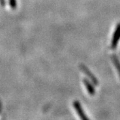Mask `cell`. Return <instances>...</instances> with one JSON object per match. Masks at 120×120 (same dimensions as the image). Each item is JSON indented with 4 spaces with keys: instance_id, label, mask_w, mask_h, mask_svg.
I'll list each match as a JSON object with an SVG mask.
<instances>
[{
    "instance_id": "obj_1",
    "label": "cell",
    "mask_w": 120,
    "mask_h": 120,
    "mask_svg": "<svg viewBox=\"0 0 120 120\" xmlns=\"http://www.w3.org/2000/svg\"><path fill=\"white\" fill-rule=\"evenodd\" d=\"M120 38V25L118 26L117 30H116V33L114 34L113 38V41H112V46L113 47H116L117 43L118 42V40Z\"/></svg>"
},
{
    "instance_id": "obj_2",
    "label": "cell",
    "mask_w": 120,
    "mask_h": 120,
    "mask_svg": "<svg viewBox=\"0 0 120 120\" xmlns=\"http://www.w3.org/2000/svg\"><path fill=\"white\" fill-rule=\"evenodd\" d=\"M74 107H75V109H76V111H77V112L78 113L79 116H80L82 119H86V118H87L86 116H84L83 112H82V107H81V106H80V104H79V103L78 101H75V102L74 103Z\"/></svg>"
},
{
    "instance_id": "obj_3",
    "label": "cell",
    "mask_w": 120,
    "mask_h": 120,
    "mask_svg": "<svg viewBox=\"0 0 120 120\" xmlns=\"http://www.w3.org/2000/svg\"><path fill=\"white\" fill-rule=\"evenodd\" d=\"M9 4L11 8L14 9L16 8V0H9Z\"/></svg>"
},
{
    "instance_id": "obj_4",
    "label": "cell",
    "mask_w": 120,
    "mask_h": 120,
    "mask_svg": "<svg viewBox=\"0 0 120 120\" xmlns=\"http://www.w3.org/2000/svg\"><path fill=\"white\" fill-rule=\"evenodd\" d=\"M85 84H86V87H87V90H88V91H89L90 93H91V94H93V92L94 93V90H93V89L91 87V86H90V85L89 84V83H88V82H87L86 81H85Z\"/></svg>"
},
{
    "instance_id": "obj_5",
    "label": "cell",
    "mask_w": 120,
    "mask_h": 120,
    "mask_svg": "<svg viewBox=\"0 0 120 120\" xmlns=\"http://www.w3.org/2000/svg\"><path fill=\"white\" fill-rule=\"evenodd\" d=\"M0 3H1V4L2 5H5V1H4V0H0Z\"/></svg>"
},
{
    "instance_id": "obj_6",
    "label": "cell",
    "mask_w": 120,
    "mask_h": 120,
    "mask_svg": "<svg viewBox=\"0 0 120 120\" xmlns=\"http://www.w3.org/2000/svg\"><path fill=\"white\" fill-rule=\"evenodd\" d=\"M0 108H1V105H0Z\"/></svg>"
}]
</instances>
